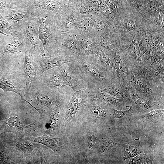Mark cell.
I'll return each mask as SVG.
<instances>
[{"mask_svg": "<svg viewBox=\"0 0 164 164\" xmlns=\"http://www.w3.org/2000/svg\"><path fill=\"white\" fill-rule=\"evenodd\" d=\"M127 70L130 86L140 96L149 101H164V86L158 83L148 66L133 65Z\"/></svg>", "mask_w": 164, "mask_h": 164, "instance_id": "6da1fadb", "label": "cell"}, {"mask_svg": "<svg viewBox=\"0 0 164 164\" xmlns=\"http://www.w3.org/2000/svg\"><path fill=\"white\" fill-rule=\"evenodd\" d=\"M72 62L86 83L88 91L101 90L116 83L112 72L96 63L91 56H77Z\"/></svg>", "mask_w": 164, "mask_h": 164, "instance_id": "7a4b0ae2", "label": "cell"}, {"mask_svg": "<svg viewBox=\"0 0 164 164\" xmlns=\"http://www.w3.org/2000/svg\"><path fill=\"white\" fill-rule=\"evenodd\" d=\"M36 15L39 22L38 34L42 44V56L54 55L55 41L58 33L54 13L46 10L39 9Z\"/></svg>", "mask_w": 164, "mask_h": 164, "instance_id": "3957f363", "label": "cell"}, {"mask_svg": "<svg viewBox=\"0 0 164 164\" xmlns=\"http://www.w3.org/2000/svg\"><path fill=\"white\" fill-rule=\"evenodd\" d=\"M141 41L139 29L121 36L119 55L127 69L132 66L145 65L140 50Z\"/></svg>", "mask_w": 164, "mask_h": 164, "instance_id": "277c9868", "label": "cell"}, {"mask_svg": "<svg viewBox=\"0 0 164 164\" xmlns=\"http://www.w3.org/2000/svg\"><path fill=\"white\" fill-rule=\"evenodd\" d=\"M32 16V14L18 28L22 33L26 50L34 56H41L43 48L39 36V21L36 17Z\"/></svg>", "mask_w": 164, "mask_h": 164, "instance_id": "5b68a950", "label": "cell"}, {"mask_svg": "<svg viewBox=\"0 0 164 164\" xmlns=\"http://www.w3.org/2000/svg\"><path fill=\"white\" fill-rule=\"evenodd\" d=\"M79 36L74 28L66 32H58L56 39L54 55L73 58L77 56Z\"/></svg>", "mask_w": 164, "mask_h": 164, "instance_id": "8992f818", "label": "cell"}, {"mask_svg": "<svg viewBox=\"0 0 164 164\" xmlns=\"http://www.w3.org/2000/svg\"><path fill=\"white\" fill-rule=\"evenodd\" d=\"M144 21L140 14L133 7L115 19L114 32L121 36L137 31L143 25Z\"/></svg>", "mask_w": 164, "mask_h": 164, "instance_id": "52a82bcc", "label": "cell"}, {"mask_svg": "<svg viewBox=\"0 0 164 164\" xmlns=\"http://www.w3.org/2000/svg\"><path fill=\"white\" fill-rule=\"evenodd\" d=\"M80 13L79 9L75 6L64 4L58 12L54 13L57 32H66L73 29Z\"/></svg>", "mask_w": 164, "mask_h": 164, "instance_id": "ba28073f", "label": "cell"}, {"mask_svg": "<svg viewBox=\"0 0 164 164\" xmlns=\"http://www.w3.org/2000/svg\"><path fill=\"white\" fill-rule=\"evenodd\" d=\"M64 82L73 92L79 91H88L86 83L79 75L72 62L60 66Z\"/></svg>", "mask_w": 164, "mask_h": 164, "instance_id": "9c48e42d", "label": "cell"}, {"mask_svg": "<svg viewBox=\"0 0 164 164\" xmlns=\"http://www.w3.org/2000/svg\"><path fill=\"white\" fill-rule=\"evenodd\" d=\"M38 86L62 94L66 86L62 75L60 67H56L44 72L39 76Z\"/></svg>", "mask_w": 164, "mask_h": 164, "instance_id": "30bf717a", "label": "cell"}, {"mask_svg": "<svg viewBox=\"0 0 164 164\" xmlns=\"http://www.w3.org/2000/svg\"><path fill=\"white\" fill-rule=\"evenodd\" d=\"M24 76L26 81L25 93L32 94L37 87L38 65L35 56L25 49Z\"/></svg>", "mask_w": 164, "mask_h": 164, "instance_id": "8fae6325", "label": "cell"}, {"mask_svg": "<svg viewBox=\"0 0 164 164\" xmlns=\"http://www.w3.org/2000/svg\"><path fill=\"white\" fill-rule=\"evenodd\" d=\"M143 18L164 28V0H141Z\"/></svg>", "mask_w": 164, "mask_h": 164, "instance_id": "7c38bea8", "label": "cell"}, {"mask_svg": "<svg viewBox=\"0 0 164 164\" xmlns=\"http://www.w3.org/2000/svg\"><path fill=\"white\" fill-rule=\"evenodd\" d=\"M18 73H6L0 71V88L4 91H11L16 93L25 101L24 96L25 93L24 87L21 77Z\"/></svg>", "mask_w": 164, "mask_h": 164, "instance_id": "4fadbf2b", "label": "cell"}, {"mask_svg": "<svg viewBox=\"0 0 164 164\" xmlns=\"http://www.w3.org/2000/svg\"><path fill=\"white\" fill-rule=\"evenodd\" d=\"M87 96L91 100L105 110H111L127 104L123 101L102 91L101 90L88 91Z\"/></svg>", "mask_w": 164, "mask_h": 164, "instance_id": "5bb4252c", "label": "cell"}, {"mask_svg": "<svg viewBox=\"0 0 164 164\" xmlns=\"http://www.w3.org/2000/svg\"><path fill=\"white\" fill-rule=\"evenodd\" d=\"M87 91H79L74 92L69 102L65 108L63 125L64 128L67 124L83 109L87 97Z\"/></svg>", "mask_w": 164, "mask_h": 164, "instance_id": "9a60e30c", "label": "cell"}, {"mask_svg": "<svg viewBox=\"0 0 164 164\" xmlns=\"http://www.w3.org/2000/svg\"><path fill=\"white\" fill-rule=\"evenodd\" d=\"M35 57L38 65L37 75L39 76L51 69L72 62L74 59L73 57H66L58 55L39 56Z\"/></svg>", "mask_w": 164, "mask_h": 164, "instance_id": "2e32d148", "label": "cell"}, {"mask_svg": "<svg viewBox=\"0 0 164 164\" xmlns=\"http://www.w3.org/2000/svg\"><path fill=\"white\" fill-rule=\"evenodd\" d=\"M95 36L98 45L111 53L114 57L116 55L119 54L121 36L114 30Z\"/></svg>", "mask_w": 164, "mask_h": 164, "instance_id": "e0dca14e", "label": "cell"}, {"mask_svg": "<svg viewBox=\"0 0 164 164\" xmlns=\"http://www.w3.org/2000/svg\"><path fill=\"white\" fill-rule=\"evenodd\" d=\"M129 91L131 98L135 103V111L138 113H147L155 109L163 108V101H154L146 99L140 96L131 86L129 87Z\"/></svg>", "mask_w": 164, "mask_h": 164, "instance_id": "ac0fdd59", "label": "cell"}, {"mask_svg": "<svg viewBox=\"0 0 164 164\" xmlns=\"http://www.w3.org/2000/svg\"><path fill=\"white\" fill-rule=\"evenodd\" d=\"M2 16L8 22L18 28L32 15L27 10L6 9L0 12Z\"/></svg>", "mask_w": 164, "mask_h": 164, "instance_id": "d6986e66", "label": "cell"}, {"mask_svg": "<svg viewBox=\"0 0 164 164\" xmlns=\"http://www.w3.org/2000/svg\"><path fill=\"white\" fill-rule=\"evenodd\" d=\"M95 36L91 32L80 35L78 43V56H92L97 46Z\"/></svg>", "mask_w": 164, "mask_h": 164, "instance_id": "ffe728a7", "label": "cell"}, {"mask_svg": "<svg viewBox=\"0 0 164 164\" xmlns=\"http://www.w3.org/2000/svg\"><path fill=\"white\" fill-rule=\"evenodd\" d=\"M112 73L116 83L129 86L127 77V71L125 64L119 54L114 57Z\"/></svg>", "mask_w": 164, "mask_h": 164, "instance_id": "44dd1931", "label": "cell"}, {"mask_svg": "<svg viewBox=\"0 0 164 164\" xmlns=\"http://www.w3.org/2000/svg\"><path fill=\"white\" fill-rule=\"evenodd\" d=\"M91 56L98 65L112 72L114 57L111 53L97 45Z\"/></svg>", "mask_w": 164, "mask_h": 164, "instance_id": "7402d4cb", "label": "cell"}, {"mask_svg": "<svg viewBox=\"0 0 164 164\" xmlns=\"http://www.w3.org/2000/svg\"><path fill=\"white\" fill-rule=\"evenodd\" d=\"M96 16L89 14L80 13L76 21L74 29L80 36L91 32Z\"/></svg>", "mask_w": 164, "mask_h": 164, "instance_id": "603a6c76", "label": "cell"}, {"mask_svg": "<svg viewBox=\"0 0 164 164\" xmlns=\"http://www.w3.org/2000/svg\"><path fill=\"white\" fill-rule=\"evenodd\" d=\"M130 86L115 83L101 90L123 101L127 104H133L132 100L131 98L129 91Z\"/></svg>", "mask_w": 164, "mask_h": 164, "instance_id": "cb8c5ba5", "label": "cell"}, {"mask_svg": "<svg viewBox=\"0 0 164 164\" xmlns=\"http://www.w3.org/2000/svg\"><path fill=\"white\" fill-rule=\"evenodd\" d=\"M64 5L54 0H38L32 2L29 7L31 9L46 10L56 13L58 12Z\"/></svg>", "mask_w": 164, "mask_h": 164, "instance_id": "d4e9b609", "label": "cell"}, {"mask_svg": "<svg viewBox=\"0 0 164 164\" xmlns=\"http://www.w3.org/2000/svg\"><path fill=\"white\" fill-rule=\"evenodd\" d=\"M26 139L41 143L50 148L55 153H57L61 149L63 145L62 138L49 137L45 134L40 137H30Z\"/></svg>", "mask_w": 164, "mask_h": 164, "instance_id": "484cf974", "label": "cell"}, {"mask_svg": "<svg viewBox=\"0 0 164 164\" xmlns=\"http://www.w3.org/2000/svg\"><path fill=\"white\" fill-rule=\"evenodd\" d=\"M114 25L104 17L96 16V19L91 32L95 36L106 32L114 30Z\"/></svg>", "mask_w": 164, "mask_h": 164, "instance_id": "4316f807", "label": "cell"}, {"mask_svg": "<svg viewBox=\"0 0 164 164\" xmlns=\"http://www.w3.org/2000/svg\"><path fill=\"white\" fill-rule=\"evenodd\" d=\"M0 32L7 35H11L13 38L18 37L22 39V34L17 27L13 26L2 16L0 12Z\"/></svg>", "mask_w": 164, "mask_h": 164, "instance_id": "83f0119b", "label": "cell"}, {"mask_svg": "<svg viewBox=\"0 0 164 164\" xmlns=\"http://www.w3.org/2000/svg\"><path fill=\"white\" fill-rule=\"evenodd\" d=\"M143 152V148L139 138L135 139L129 143L125 147L123 159L124 160L135 156Z\"/></svg>", "mask_w": 164, "mask_h": 164, "instance_id": "f1b7e54d", "label": "cell"}, {"mask_svg": "<svg viewBox=\"0 0 164 164\" xmlns=\"http://www.w3.org/2000/svg\"><path fill=\"white\" fill-rule=\"evenodd\" d=\"M23 50H25V46L22 39L15 37L5 46L2 53L3 56L10 53L22 52Z\"/></svg>", "mask_w": 164, "mask_h": 164, "instance_id": "f546056e", "label": "cell"}, {"mask_svg": "<svg viewBox=\"0 0 164 164\" xmlns=\"http://www.w3.org/2000/svg\"><path fill=\"white\" fill-rule=\"evenodd\" d=\"M164 112L163 109L154 110L139 117L143 121L147 124H155L160 117L163 115Z\"/></svg>", "mask_w": 164, "mask_h": 164, "instance_id": "4dcf8cb0", "label": "cell"}, {"mask_svg": "<svg viewBox=\"0 0 164 164\" xmlns=\"http://www.w3.org/2000/svg\"><path fill=\"white\" fill-rule=\"evenodd\" d=\"M129 164H148L152 163L153 158L151 155L140 153L135 157H131Z\"/></svg>", "mask_w": 164, "mask_h": 164, "instance_id": "1f68e13d", "label": "cell"}, {"mask_svg": "<svg viewBox=\"0 0 164 164\" xmlns=\"http://www.w3.org/2000/svg\"><path fill=\"white\" fill-rule=\"evenodd\" d=\"M129 108L128 110L118 111L117 109L113 110L114 114L116 118H121L128 114L132 113L135 111V105L132 104L129 106Z\"/></svg>", "mask_w": 164, "mask_h": 164, "instance_id": "d6a6232c", "label": "cell"}, {"mask_svg": "<svg viewBox=\"0 0 164 164\" xmlns=\"http://www.w3.org/2000/svg\"><path fill=\"white\" fill-rule=\"evenodd\" d=\"M117 142L111 141H106L102 143L100 148V151L102 152H105L117 144Z\"/></svg>", "mask_w": 164, "mask_h": 164, "instance_id": "836d02e7", "label": "cell"}, {"mask_svg": "<svg viewBox=\"0 0 164 164\" xmlns=\"http://www.w3.org/2000/svg\"><path fill=\"white\" fill-rule=\"evenodd\" d=\"M97 140V137L93 134H89L87 138V143L89 149H91L95 145Z\"/></svg>", "mask_w": 164, "mask_h": 164, "instance_id": "e575fe53", "label": "cell"}, {"mask_svg": "<svg viewBox=\"0 0 164 164\" xmlns=\"http://www.w3.org/2000/svg\"><path fill=\"white\" fill-rule=\"evenodd\" d=\"M16 8L15 6L12 5L8 4L0 1V10L6 9H15Z\"/></svg>", "mask_w": 164, "mask_h": 164, "instance_id": "d590c367", "label": "cell"}, {"mask_svg": "<svg viewBox=\"0 0 164 164\" xmlns=\"http://www.w3.org/2000/svg\"><path fill=\"white\" fill-rule=\"evenodd\" d=\"M3 54L2 53L0 54V59L1 58V57L3 56Z\"/></svg>", "mask_w": 164, "mask_h": 164, "instance_id": "8d00e7d4", "label": "cell"}]
</instances>
